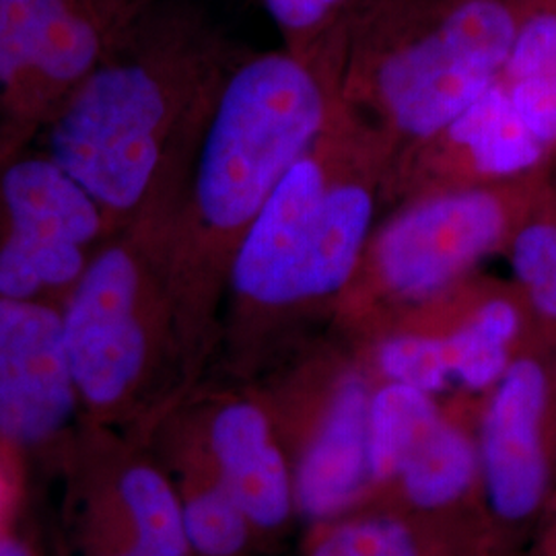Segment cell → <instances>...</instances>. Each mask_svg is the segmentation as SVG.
Masks as SVG:
<instances>
[{
	"instance_id": "5bb4252c",
	"label": "cell",
	"mask_w": 556,
	"mask_h": 556,
	"mask_svg": "<svg viewBox=\"0 0 556 556\" xmlns=\"http://www.w3.org/2000/svg\"><path fill=\"white\" fill-rule=\"evenodd\" d=\"M450 135L470 151L478 172L493 178L530 174L548 153L517 116L509 89L501 80L450 124Z\"/></svg>"
},
{
	"instance_id": "4316f807",
	"label": "cell",
	"mask_w": 556,
	"mask_h": 556,
	"mask_svg": "<svg viewBox=\"0 0 556 556\" xmlns=\"http://www.w3.org/2000/svg\"><path fill=\"white\" fill-rule=\"evenodd\" d=\"M110 556H167L161 555L157 551H151V548H147V546H140L135 542V546L132 548H128L126 553H119V555H110Z\"/></svg>"
},
{
	"instance_id": "44dd1931",
	"label": "cell",
	"mask_w": 556,
	"mask_h": 556,
	"mask_svg": "<svg viewBox=\"0 0 556 556\" xmlns=\"http://www.w3.org/2000/svg\"><path fill=\"white\" fill-rule=\"evenodd\" d=\"M379 367L390 381L433 394L452 379L445 338L397 337L379 351Z\"/></svg>"
},
{
	"instance_id": "ba28073f",
	"label": "cell",
	"mask_w": 556,
	"mask_h": 556,
	"mask_svg": "<svg viewBox=\"0 0 556 556\" xmlns=\"http://www.w3.org/2000/svg\"><path fill=\"white\" fill-rule=\"evenodd\" d=\"M511 202L495 192L466 190L427 200L386 227L378 266L390 289L427 298L507 238Z\"/></svg>"
},
{
	"instance_id": "cb8c5ba5",
	"label": "cell",
	"mask_w": 556,
	"mask_h": 556,
	"mask_svg": "<svg viewBox=\"0 0 556 556\" xmlns=\"http://www.w3.org/2000/svg\"><path fill=\"white\" fill-rule=\"evenodd\" d=\"M505 85L517 116L528 126L534 139L551 151L556 147V75Z\"/></svg>"
},
{
	"instance_id": "7a4b0ae2",
	"label": "cell",
	"mask_w": 556,
	"mask_h": 556,
	"mask_svg": "<svg viewBox=\"0 0 556 556\" xmlns=\"http://www.w3.org/2000/svg\"><path fill=\"white\" fill-rule=\"evenodd\" d=\"M324 119L318 83L298 60L266 54L227 75L208 112L190 188L181 192L172 285L202 293L231 260L278 181Z\"/></svg>"
},
{
	"instance_id": "277c9868",
	"label": "cell",
	"mask_w": 556,
	"mask_h": 556,
	"mask_svg": "<svg viewBox=\"0 0 556 556\" xmlns=\"http://www.w3.org/2000/svg\"><path fill=\"white\" fill-rule=\"evenodd\" d=\"M149 0H0V161L29 149Z\"/></svg>"
},
{
	"instance_id": "603a6c76",
	"label": "cell",
	"mask_w": 556,
	"mask_h": 556,
	"mask_svg": "<svg viewBox=\"0 0 556 556\" xmlns=\"http://www.w3.org/2000/svg\"><path fill=\"white\" fill-rule=\"evenodd\" d=\"M505 83L556 75V11H536L517 25Z\"/></svg>"
},
{
	"instance_id": "d4e9b609",
	"label": "cell",
	"mask_w": 556,
	"mask_h": 556,
	"mask_svg": "<svg viewBox=\"0 0 556 556\" xmlns=\"http://www.w3.org/2000/svg\"><path fill=\"white\" fill-rule=\"evenodd\" d=\"M270 17L289 31H303L326 20L342 0H264Z\"/></svg>"
},
{
	"instance_id": "52a82bcc",
	"label": "cell",
	"mask_w": 556,
	"mask_h": 556,
	"mask_svg": "<svg viewBox=\"0 0 556 556\" xmlns=\"http://www.w3.org/2000/svg\"><path fill=\"white\" fill-rule=\"evenodd\" d=\"M551 408V367L538 355H517L493 388L478 454L489 503L507 523L530 521L548 497Z\"/></svg>"
},
{
	"instance_id": "3957f363",
	"label": "cell",
	"mask_w": 556,
	"mask_h": 556,
	"mask_svg": "<svg viewBox=\"0 0 556 556\" xmlns=\"http://www.w3.org/2000/svg\"><path fill=\"white\" fill-rule=\"evenodd\" d=\"M179 157L181 149L147 202L103 239L60 307L80 404L93 410L128 402L151 369L161 303L172 293Z\"/></svg>"
},
{
	"instance_id": "6da1fadb",
	"label": "cell",
	"mask_w": 556,
	"mask_h": 556,
	"mask_svg": "<svg viewBox=\"0 0 556 556\" xmlns=\"http://www.w3.org/2000/svg\"><path fill=\"white\" fill-rule=\"evenodd\" d=\"M223 80L197 25L149 2L48 122L43 151L114 231L151 197L181 128L211 112Z\"/></svg>"
},
{
	"instance_id": "9c48e42d",
	"label": "cell",
	"mask_w": 556,
	"mask_h": 556,
	"mask_svg": "<svg viewBox=\"0 0 556 556\" xmlns=\"http://www.w3.org/2000/svg\"><path fill=\"white\" fill-rule=\"evenodd\" d=\"M77 404L60 305L0 298V438L20 445L48 441Z\"/></svg>"
},
{
	"instance_id": "8992f818",
	"label": "cell",
	"mask_w": 556,
	"mask_h": 556,
	"mask_svg": "<svg viewBox=\"0 0 556 556\" xmlns=\"http://www.w3.org/2000/svg\"><path fill=\"white\" fill-rule=\"evenodd\" d=\"M517 25L503 0H464L379 68V93L397 128L431 137L466 112L505 71Z\"/></svg>"
},
{
	"instance_id": "5b68a950",
	"label": "cell",
	"mask_w": 556,
	"mask_h": 556,
	"mask_svg": "<svg viewBox=\"0 0 556 556\" xmlns=\"http://www.w3.org/2000/svg\"><path fill=\"white\" fill-rule=\"evenodd\" d=\"M110 233L100 204L46 151L0 161V298L62 307Z\"/></svg>"
},
{
	"instance_id": "2e32d148",
	"label": "cell",
	"mask_w": 556,
	"mask_h": 556,
	"mask_svg": "<svg viewBox=\"0 0 556 556\" xmlns=\"http://www.w3.org/2000/svg\"><path fill=\"white\" fill-rule=\"evenodd\" d=\"M521 328L523 314L514 299L493 298L482 303L464 328L445 338L452 378L468 390L495 388L517 357L514 349Z\"/></svg>"
},
{
	"instance_id": "d6986e66",
	"label": "cell",
	"mask_w": 556,
	"mask_h": 556,
	"mask_svg": "<svg viewBox=\"0 0 556 556\" xmlns=\"http://www.w3.org/2000/svg\"><path fill=\"white\" fill-rule=\"evenodd\" d=\"M511 264L528 305L556 328V215L544 213L517 225Z\"/></svg>"
},
{
	"instance_id": "4fadbf2b",
	"label": "cell",
	"mask_w": 556,
	"mask_h": 556,
	"mask_svg": "<svg viewBox=\"0 0 556 556\" xmlns=\"http://www.w3.org/2000/svg\"><path fill=\"white\" fill-rule=\"evenodd\" d=\"M374 217V202L353 184L328 186L318 219L289 285L287 305L340 289L357 266Z\"/></svg>"
},
{
	"instance_id": "30bf717a",
	"label": "cell",
	"mask_w": 556,
	"mask_h": 556,
	"mask_svg": "<svg viewBox=\"0 0 556 556\" xmlns=\"http://www.w3.org/2000/svg\"><path fill=\"white\" fill-rule=\"evenodd\" d=\"M328 184L316 161L299 160L275 186L245 229L229 266L243 303L287 305V293L318 219Z\"/></svg>"
},
{
	"instance_id": "9a60e30c",
	"label": "cell",
	"mask_w": 556,
	"mask_h": 556,
	"mask_svg": "<svg viewBox=\"0 0 556 556\" xmlns=\"http://www.w3.org/2000/svg\"><path fill=\"white\" fill-rule=\"evenodd\" d=\"M480 457L454 425L439 418L404 459L397 478L420 509H438L462 497L475 482Z\"/></svg>"
},
{
	"instance_id": "e0dca14e",
	"label": "cell",
	"mask_w": 556,
	"mask_h": 556,
	"mask_svg": "<svg viewBox=\"0 0 556 556\" xmlns=\"http://www.w3.org/2000/svg\"><path fill=\"white\" fill-rule=\"evenodd\" d=\"M431 394L390 381L369 402V456L374 480L397 478L404 459L439 420Z\"/></svg>"
},
{
	"instance_id": "ffe728a7",
	"label": "cell",
	"mask_w": 556,
	"mask_h": 556,
	"mask_svg": "<svg viewBox=\"0 0 556 556\" xmlns=\"http://www.w3.org/2000/svg\"><path fill=\"white\" fill-rule=\"evenodd\" d=\"M250 523L238 501L220 482L184 503L188 548L200 556L238 555L248 540Z\"/></svg>"
},
{
	"instance_id": "484cf974",
	"label": "cell",
	"mask_w": 556,
	"mask_h": 556,
	"mask_svg": "<svg viewBox=\"0 0 556 556\" xmlns=\"http://www.w3.org/2000/svg\"><path fill=\"white\" fill-rule=\"evenodd\" d=\"M0 556H31L29 551L15 540H0Z\"/></svg>"
},
{
	"instance_id": "7c38bea8",
	"label": "cell",
	"mask_w": 556,
	"mask_h": 556,
	"mask_svg": "<svg viewBox=\"0 0 556 556\" xmlns=\"http://www.w3.org/2000/svg\"><path fill=\"white\" fill-rule=\"evenodd\" d=\"M211 447L219 464L220 484L248 519L260 528L280 526L291 514L295 491L258 406L252 402L223 406L211 425Z\"/></svg>"
},
{
	"instance_id": "ac0fdd59",
	"label": "cell",
	"mask_w": 556,
	"mask_h": 556,
	"mask_svg": "<svg viewBox=\"0 0 556 556\" xmlns=\"http://www.w3.org/2000/svg\"><path fill=\"white\" fill-rule=\"evenodd\" d=\"M122 503L135 526V542L161 555H188L184 505L169 482L149 466H135L119 480Z\"/></svg>"
},
{
	"instance_id": "7402d4cb",
	"label": "cell",
	"mask_w": 556,
	"mask_h": 556,
	"mask_svg": "<svg viewBox=\"0 0 556 556\" xmlns=\"http://www.w3.org/2000/svg\"><path fill=\"white\" fill-rule=\"evenodd\" d=\"M314 556H418L410 530L396 519H358L334 528Z\"/></svg>"
},
{
	"instance_id": "8fae6325",
	"label": "cell",
	"mask_w": 556,
	"mask_h": 556,
	"mask_svg": "<svg viewBox=\"0 0 556 556\" xmlns=\"http://www.w3.org/2000/svg\"><path fill=\"white\" fill-rule=\"evenodd\" d=\"M369 402L371 396L361 379L349 378L338 388L318 435L299 464L293 491L305 516H338L374 480Z\"/></svg>"
}]
</instances>
